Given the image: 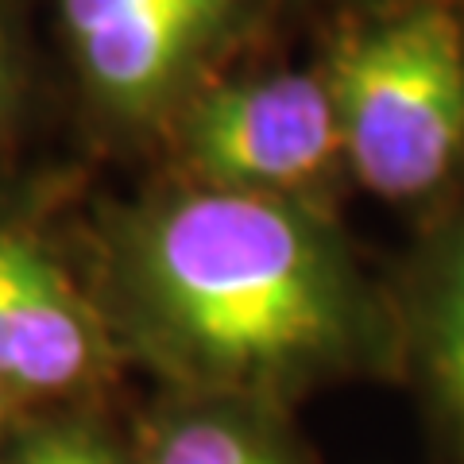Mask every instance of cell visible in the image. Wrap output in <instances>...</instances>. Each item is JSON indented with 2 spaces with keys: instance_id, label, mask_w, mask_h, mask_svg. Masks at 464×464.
Here are the masks:
<instances>
[{
  "instance_id": "1",
  "label": "cell",
  "mask_w": 464,
  "mask_h": 464,
  "mask_svg": "<svg viewBox=\"0 0 464 464\" xmlns=\"http://www.w3.org/2000/svg\"><path fill=\"white\" fill-rule=\"evenodd\" d=\"M116 271L140 341L209 395H279L387 337L341 232L302 198L163 194L124 225Z\"/></svg>"
},
{
  "instance_id": "2",
  "label": "cell",
  "mask_w": 464,
  "mask_h": 464,
  "mask_svg": "<svg viewBox=\"0 0 464 464\" xmlns=\"http://www.w3.org/2000/svg\"><path fill=\"white\" fill-rule=\"evenodd\" d=\"M325 85L341 151L387 201L438 194L464 167V8L399 0L333 43Z\"/></svg>"
},
{
  "instance_id": "3",
  "label": "cell",
  "mask_w": 464,
  "mask_h": 464,
  "mask_svg": "<svg viewBox=\"0 0 464 464\" xmlns=\"http://www.w3.org/2000/svg\"><path fill=\"white\" fill-rule=\"evenodd\" d=\"M182 155L209 190L298 198L344 159L325 78L271 70L194 93L182 112Z\"/></svg>"
},
{
  "instance_id": "4",
  "label": "cell",
  "mask_w": 464,
  "mask_h": 464,
  "mask_svg": "<svg viewBox=\"0 0 464 464\" xmlns=\"http://www.w3.org/2000/svg\"><path fill=\"white\" fill-rule=\"evenodd\" d=\"M58 8L90 97L116 121L143 124L194 97L252 0H58Z\"/></svg>"
},
{
  "instance_id": "5",
  "label": "cell",
  "mask_w": 464,
  "mask_h": 464,
  "mask_svg": "<svg viewBox=\"0 0 464 464\" xmlns=\"http://www.w3.org/2000/svg\"><path fill=\"white\" fill-rule=\"evenodd\" d=\"M105 364V333L66 271L0 228V383L8 395H66Z\"/></svg>"
},
{
  "instance_id": "6",
  "label": "cell",
  "mask_w": 464,
  "mask_h": 464,
  "mask_svg": "<svg viewBox=\"0 0 464 464\" xmlns=\"http://www.w3.org/2000/svg\"><path fill=\"white\" fill-rule=\"evenodd\" d=\"M418 337L438 395L464 438V221L449 232L426 275Z\"/></svg>"
},
{
  "instance_id": "7",
  "label": "cell",
  "mask_w": 464,
  "mask_h": 464,
  "mask_svg": "<svg viewBox=\"0 0 464 464\" xmlns=\"http://www.w3.org/2000/svg\"><path fill=\"white\" fill-rule=\"evenodd\" d=\"M148 464H290L264 433L232 414H182L159 433Z\"/></svg>"
},
{
  "instance_id": "8",
  "label": "cell",
  "mask_w": 464,
  "mask_h": 464,
  "mask_svg": "<svg viewBox=\"0 0 464 464\" xmlns=\"http://www.w3.org/2000/svg\"><path fill=\"white\" fill-rule=\"evenodd\" d=\"M8 464H124V457L93 426H54L24 441Z\"/></svg>"
},
{
  "instance_id": "9",
  "label": "cell",
  "mask_w": 464,
  "mask_h": 464,
  "mask_svg": "<svg viewBox=\"0 0 464 464\" xmlns=\"http://www.w3.org/2000/svg\"><path fill=\"white\" fill-rule=\"evenodd\" d=\"M8 82H12V47L5 35V24H0V112H5V97H8Z\"/></svg>"
},
{
  "instance_id": "10",
  "label": "cell",
  "mask_w": 464,
  "mask_h": 464,
  "mask_svg": "<svg viewBox=\"0 0 464 464\" xmlns=\"http://www.w3.org/2000/svg\"><path fill=\"white\" fill-rule=\"evenodd\" d=\"M8 399H12V395H8V387L0 383V426H5V414H8Z\"/></svg>"
}]
</instances>
